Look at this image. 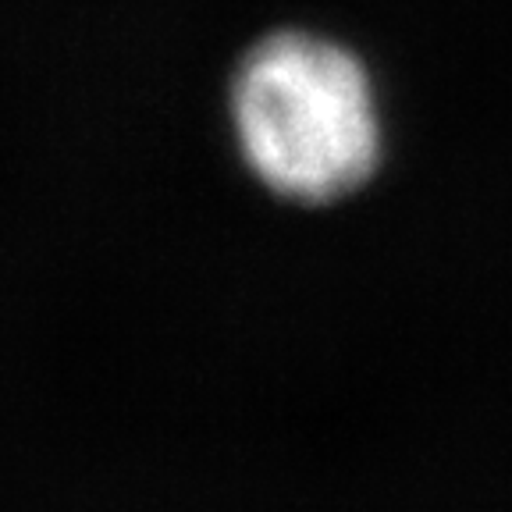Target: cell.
Returning <instances> with one entry per match:
<instances>
[{
    "label": "cell",
    "mask_w": 512,
    "mask_h": 512,
    "mask_svg": "<svg viewBox=\"0 0 512 512\" xmlns=\"http://www.w3.org/2000/svg\"><path fill=\"white\" fill-rule=\"evenodd\" d=\"M232 125L249 171L271 192L328 203L360 189L381 150L363 64L313 32H271L232 75Z\"/></svg>",
    "instance_id": "1"
}]
</instances>
